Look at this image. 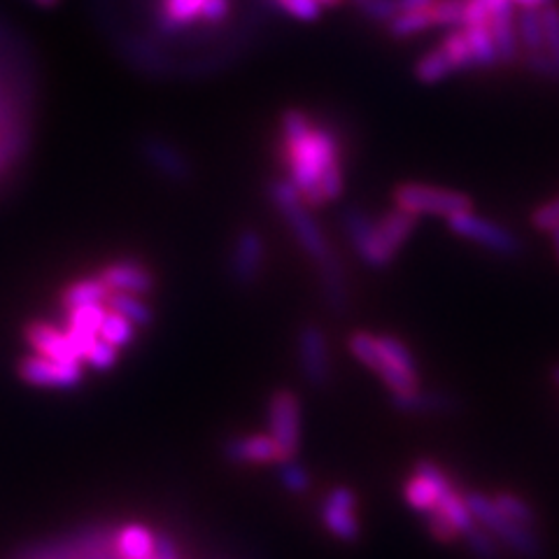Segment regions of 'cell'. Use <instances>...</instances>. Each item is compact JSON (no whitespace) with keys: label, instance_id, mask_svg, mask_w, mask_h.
I'll return each mask as SVG.
<instances>
[{"label":"cell","instance_id":"obj_19","mask_svg":"<svg viewBox=\"0 0 559 559\" xmlns=\"http://www.w3.org/2000/svg\"><path fill=\"white\" fill-rule=\"evenodd\" d=\"M24 336H26V343L33 347L35 355H43L49 359H57V361H82L73 349V343H70L66 331L51 326L47 322L26 324Z\"/></svg>","mask_w":559,"mask_h":559},{"label":"cell","instance_id":"obj_12","mask_svg":"<svg viewBox=\"0 0 559 559\" xmlns=\"http://www.w3.org/2000/svg\"><path fill=\"white\" fill-rule=\"evenodd\" d=\"M20 378L35 388H55V390H70L78 388L84 380V366L82 361H57L43 355H28L16 366Z\"/></svg>","mask_w":559,"mask_h":559},{"label":"cell","instance_id":"obj_36","mask_svg":"<svg viewBox=\"0 0 559 559\" xmlns=\"http://www.w3.org/2000/svg\"><path fill=\"white\" fill-rule=\"evenodd\" d=\"M464 538H466L471 552H474L478 559H499L501 557V544L487 530H483L478 522L464 534Z\"/></svg>","mask_w":559,"mask_h":559},{"label":"cell","instance_id":"obj_5","mask_svg":"<svg viewBox=\"0 0 559 559\" xmlns=\"http://www.w3.org/2000/svg\"><path fill=\"white\" fill-rule=\"evenodd\" d=\"M231 12V0H156L154 24L166 35L194 26H217Z\"/></svg>","mask_w":559,"mask_h":559},{"label":"cell","instance_id":"obj_10","mask_svg":"<svg viewBox=\"0 0 559 559\" xmlns=\"http://www.w3.org/2000/svg\"><path fill=\"white\" fill-rule=\"evenodd\" d=\"M269 433L285 460L296 457L301 441V399L292 390H275L269 399Z\"/></svg>","mask_w":559,"mask_h":559},{"label":"cell","instance_id":"obj_9","mask_svg":"<svg viewBox=\"0 0 559 559\" xmlns=\"http://www.w3.org/2000/svg\"><path fill=\"white\" fill-rule=\"evenodd\" d=\"M296 353H299L301 376L310 388H329L331 380H334V359H331L326 331L314 322L304 324L299 329V336H296Z\"/></svg>","mask_w":559,"mask_h":559},{"label":"cell","instance_id":"obj_42","mask_svg":"<svg viewBox=\"0 0 559 559\" xmlns=\"http://www.w3.org/2000/svg\"><path fill=\"white\" fill-rule=\"evenodd\" d=\"M3 112H5L3 103H0V173L8 168V164L14 159V152H16V140L8 127Z\"/></svg>","mask_w":559,"mask_h":559},{"label":"cell","instance_id":"obj_16","mask_svg":"<svg viewBox=\"0 0 559 559\" xmlns=\"http://www.w3.org/2000/svg\"><path fill=\"white\" fill-rule=\"evenodd\" d=\"M224 457L231 464H280L283 450L271 439V433H252V436H234L222 448Z\"/></svg>","mask_w":559,"mask_h":559},{"label":"cell","instance_id":"obj_21","mask_svg":"<svg viewBox=\"0 0 559 559\" xmlns=\"http://www.w3.org/2000/svg\"><path fill=\"white\" fill-rule=\"evenodd\" d=\"M154 538L156 534L145 524L131 522L127 527L117 530L115 552L121 559H150L154 555Z\"/></svg>","mask_w":559,"mask_h":559},{"label":"cell","instance_id":"obj_40","mask_svg":"<svg viewBox=\"0 0 559 559\" xmlns=\"http://www.w3.org/2000/svg\"><path fill=\"white\" fill-rule=\"evenodd\" d=\"M359 8L366 16H369V20L384 24V26H388V22H392L399 14L396 0H361Z\"/></svg>","mask_w":559,"mask_h":559},{"label":"cell","instance_id":"obj_43","mask_svg":"<svg viewBox=\"0 0 559 559\" xmlns=\"http://www.w3.org/2000/svg\"><path fill=\"white\" fill-rule=\"evenodd\" d=\"M154 559H180L178 548H175L173 538L166 534H159L154 538Z\"/></svg>","mask_w":559,"mask_h":559},{"label":"cell","instance_id":"obj_2","mask_svg":"<svg viewBox=\"0 0 559 559\" xmlns=\"http://www.w3.org/2000/svg\"><path fill=\"white\" fill-rule=\"evenodd\" d=\"M347 347L357 361L388 384L392 394H408L419 388L415 357L408 345L396 336H373L369 331H355L347 341Z\"/></svg>","mask_w":559,"mask_h":559},{"label":"cell","instance_id":"obj_44","mask_svg":"<svg viewBox=\"0 0 559 559\" xmlns=\"http://www.w3.org/2000/svg\"><path fill=\"white\" fill-rule=\"evenodd\" d=\"M436 0H396L399 12H415V10H429Z\"/></svg>","mask_w":559,"mask_h":559},{"label":"cell","instance_id":"obj_6","mask_svg":"<svg viewBox=\"0 0 559 559\" xmlns=\"http://www.w3.org/2000/svg\"><path fill=\"white\" fill-rule=\"evenodd\" d=\"M115 538L117 530L112 524H94L49 544L24 548L14 559H90L115 550Z\"/></svg>","mask_w":559,"mask_h":559},{"label":"cell","instance_id":"obj_25","mask_svg":"<svg viewBox=\"0 0 559 559\" xmlns=\"http://www.w3.org/2000/svg\"><path fill=\"white\" fill-rule=\"evenodd\" d=\"M515 24H518V38H520L522 55H527V51H544L546 49L544 12H540L538 8L518 10Z\"/></svg>","mask_w":559,"mask_h":559},{"label":"cell","instance_id":"obj_7","mask_svg":"<svg viewBox=\"0 0 559 559\" xmlns=\"http://www.w3.org/2000/svg\"><path fill=\"white\" fill-rule=\"evenodd\" d=\"M394 207L404 210L415 217H450L454 213H462L474 205L466 194L454 189H445L439 185H423V182H404L392 191Z\"/></svg>","mask_w":559,"mask_h":559},{"label":"cell","instance_id":"obj_41","mask_svg":"<svg viewBox=\"0 0 559 559\" xmlns=\"http://www.w3.org/2000/svg\"><path fill=\"white\" fill-rule=\"evenodd\" d=\"M532 224L538 231H550L555 226H559V197L538 205L532 213Z\"/></svg>","mask_w":559,"mask_h":559},{"label":"cell","instance_id":"obj_38","mask_svg":"<svg viewBox=\"0 0 559 559\" xmlns=\"http://www.w3.org/2000/svg\"><path fill=\"white\" fill-rule=\"evenodd\" d=\"M117 359H119V347L110 345L108 341H103V338H96L92 343V347L86 349V355H84L82 361L94 366L96 371H108L117 364Z\"/></svg>","mask_w":559,"mask_h":559},{"label":"cell","instance_id":"obj_8","mask_svg":"<svg viewBox=\"0 0 559 559\" xmlns=\"http://www.w3.org/2000/svg\"><path fill=\"white\" fill-rule=\"evenodd\" d=\"M448 229L464 240H471L478 248L499 254V257H518L522 252V240L509 226H503L495 219L483 217L474 210H462V213H454L445 217Z\"/></svg>","mask_w":559,"mask_h":559},{"label":"cell","instance_id":"obj_14","mask_svg":"<svg viewBox=\"0 0 559 559\" xmlns=\"http://www.w3.org/2000/svg\"><path fill=\"white\" fill-rule=\"evenodd\" d=\"M264 264H266L264 236H261L257 229H252V226H248V229H242L236 236L231 259H229V275L236 285L250 287L261 277Z\"/></svg>","mask_w":559,"mask_h":559},{"label":"cell","instance_id":"obj_22","mask_svg":"<svg viewBox=\"0 0 559 559\" xmlns=\"http://www.w3.org/2000/svg\"><path fill=\"white\" fill-rule=\"evenodd\" d=\"M108 296H110V289L103 283L100 275H92V277H82V280H75V283H70L61 292V306L66 310H73L90 304H105Z\"/></svg>","mask_w":559,"mask_h":559},{"label":"cell","instance_id":"obj_20","mask_svg":"<svg viewBox=\"0 0 559 559\" xmlns=\"http://www.w3.org/2000/svg\"><path fill=\"white\" fill-rule=\"evenodd\" d=\"M417 219L419 217L404 213V210H399V207H392V210H388V213L376 217V231H378L380 248L392 261L401 252V248H404V245L411 240L415 226H417Z\"/></svg>","mask_w":559,"mask_h":559},{"label":"cell","instance_id":"obj_15","mask_svg":"<svg viewBox=\"0 0 559 559\" xmlns=\"http://www.w3.org/2000/svg\"><path fill=\"white\" fill-rule=\"evenodd\" d=\"M322 522L331 536L341 538L343 544H355L361 530L357 520V495L353 489L345 485L331 489L322 503Z\"/></svg>","mask_w":559,"mask_h":559},{"label":"cell","instance_id":"obj_50","mask_svg":"<svg viewBox=\"0 0 559 559\" xmlns=\"http://www.w3.org/2000/svg\"><path fill=\"white\" fill-rule=\"evenodd\" d=\"M357 3H361V0H357Z\"/></svg>","mask_w":559,"mask_h":559},{"label":"cell","instance_id":"obj_27","mask_svg":"<svg viewBox=\"0 0 559 559\" xmlns=\"http://www.w3.org/2000/svg\"><path fill=\"white\" fill-rule=\"evenodd\" d=\"M392 406L401 413L429 415V413H445L450 408V399L441 392H423L417 388L408 394H392Z\"/></svg>","mask_w":559,"mask_h":559},{"label":"cell","instance_id":"obj_18","mask_svg":"<svg viewBox=\"0 0 559 559\" xmlns=\"http://www.w3.org/2000/svg\"><path fill=\"white\" fill-rule=\"evenodd\" d=\"M143 156L156 173L164 175L166 180H170V182H187L189 180L191 164L187 159V154L178 145H173L170 140L147 138L143 145Z\"/></svg>","mask_w":559,"mask_h":559},{"label":"cell","instance_id":"obj_47","mask_svg":"<svg viewBox=\"0 0 559 559\" xmlns=\"http://www.w3.org/2000/svg\"><path fill=\"white\" fill-rule=\"evenodd\" d=\"M90 559H121V557L115 550H110V552H103V555H94Z\"/></svg>","mask_w":559,"mask_h":559},{"label":"cell","instance_id":"obj_4","mask_svg":"<svg viewBox=\"0 0 559 559\" xmlns=\"http://www.w3.org/2000/svg\"><path fill=\"white\" fill-rule=\"evenodd\" d=\"M466 503L471 509V515L480 524L483 530L492 534L503 548H509L518 557L524 559H538L544 555V548H540V540L534 534V527H524L520 522H513L511 518H506L499 509L492 497H485L480 492H468Z\"/></svg>","mask_w":559,"mask_h":559},{"label":"cell","instance_id":"obj_13","mask_svg":"<svg viewBox=\"0 0 559 559\" xmlns=\"http://www.w3.org/2000/svg\"><path fill=\"white\" fill-rule=\"evenodd\" d=\"M452 487H454L452 480L448 478V474L441 466L423 460L417 462L415 474L406 480L404 497L411 509H415L417 513H429L439 506V501L450 492Z\"/></svg>","mask_w":559,"mask_h":559},{"label":"cell","instance_id":"obj_26","mask_svg":"<svg viewBox=\"0 0 559 559\" xmlns=\"http://www.w3.org/2000/svg\"><path fill=\"white\" fill-rule=\"evenodd\" d=\"M468 40L471 49V59H474V68L487 70V68H497L499 61V51L492 38V31H489L487 24H474V26H462Z\"/></svg>","mask_w":559,"mask_h":559},{"label":"cell","instance_id":"obj_24","mask_svg":"<svg viewBox=\"0 0 559 559\" xmlns=\"http://www.w3.org/2000/svg\"><path fill=\"white\" fill-rule=\"evenodd\" d=\"M105 308L127 318L135 326H150L154 320L152 306L145 301V296L140 294H127V292H110L105 299Z\"/></svg>","mask_w":559,"mask_h":559},{"label":"cell","instance_id":"obj_49","mask_svg":"<svg viewBox=\"0 0 559 559\" xmlns=\"http://www.w3.org/2000/svg\"><path fill=\"white\" fill-rule=\"evenodd\" d=\"M555 380H557V384H559V369H555Z\"/></svg>","mask_w":559,"mask_h":559},{"label":"cell","instance_id":"obj_17","mask_svg":"<svg viewBox=\"0 0 559 559\" xmlns=\"http://www.w3.org/2000/svg\"><path fill=\"white\" fill-rule=\"evenodd\" d=\"M100 280L108 285L110 292H127V294H140L147 296L154 289V275L152 271L140 264L135 259H119L112 264L103 266L98 271Z\"/></svg>","mask_w":559,"mask_h":559},{"label":"cell","instance_id":"obj_39","mask_svg":"<svg viewBox=\"0 0 559 559\" xmlns=\"http://www.w3.org/2000/svg\"><path fill=\"white\" fill-rule=\"evenodd\" d=\"M540 12H544V26H546V51L559 68V5L552 3Z\"/></svg>","mask_w":559,"mask_h":559},{"label":"cell","instance_id":"obj_28","mask_svg":"<svg viewBox=\"0 0 559 559\" xmlns=\"http://www.w3.org/2000/svg\"><path fill=\"white\" fill-rule=\"evenodd\" d=\"M429 28H436L433 12L429 10H415V12H399L392 22H388V31L396 40H408L415 35H423Z\"/></svg>","mask_w":559,"mask_h":559},{"label":"cell","instance_id":"obj_30","mask_svg":"<svg viewBox=\"0 0 559 559\" xmlns=\"http://www.w3.org/2000/svg\"><path fill=\"white\" fill-rule=\"evenodd\" d=\"M433 511H439L452 524V527L457 530L460 536H464L476 524L474 515H471V509H468L466 499L454 487L439 501V506H436Z\"/></svg>","mask_w":559,"mask_h":559},{"label":"cell","instance_id":"obj_32","mask_svg":"<svg viewBox=\"0 0 559 559\" xmlns=\"http://www.w3.org/2000/svg\"><path fill=\"white\" fill-rule=\"evenodd\" d=\"M135 329L138 326L131 324L127 318H121V314L108 310V314H105V322L98 331V338L108 341L115 347H127L135 338Z\"/></svg>","mask_w":559,"mask_h":559},{"label":"cell","instance_id":"obj_48","mask_svg":"<svg viewBox=\"0 0 559 559\" xmlns=\"http://www.w3.org/2000/svg\"><path fill=\"white\" fill-rule=\"evenodd\" d=\"M33 3H38L40 8H51V5H57L59 0H33Z\"/></svg>","mask_w":559,"mask_h":559},{"label":"cell","instance_id":"obj_51","mask_svg":"<svg viewBox=\"0 0 559 559\" xmlns=\"http://www.w3.org/2000/svg\"><path fill=\"white\" fill-rule=\"evenodd\" d=\"M150 559H154V557H150Z\"/></svg>","mask_w":559,"mask_h":559},{"label":"cell","instance_id":"obj_23","mask_svg":"<svg viewBox=\"0 0 559 559\" xmlns=\"http://www.w3.org/2000/svg\"><path fill=\"white\" fill-rule=\"evenodd\" d=\"M413 73L417 82L439 84L452 75H457V68H454L452 59L448 57V51L441 45H436L433 49L425 51V55L415 61Z\"/></svg>","mask_w":559,"mask_h":559},{"label":"cell","instance_id":"obj_34","mask_svg":"<svg viewBox=\"0 0 559 559\" xmlns=\"http://www.w3.org/2000/svg\"><path fill=\"white\" fill-rule=\"evenodd\" d=\"M439 45L448 51V57L452 59L454 68H457V73H462V70H474V59H471L468 40H466V33L462 26L448 28V35Z\"/></svg>","mask_w":559,"mask_h":559},{"label":"cell","instance_id":"obj_37","mask_svg":"<svg viewBox=\"0 0 559 559\" xmlns=\"http://www.w3.org/2000/svg\"><path fill=\"white\" fill-rule=\"evenodd\" d=\"M466 0H436L431 12L436 28H460L464 22Z\"/></svg>","mask_w":559,"mask_h":559},{"label":"cell","instance_id":"obj_35","mask_svg":"<svg viewBox=\"0 0 559 559\" xmlns=\"http://www.w3.org/2000/svg\"><path fill=\"white\" fill-rule=\"evenodd\" d=\"M492 499H495V503H497V509H499L506 518H511L513 522L524 524V527H534V524H536V513H534L532 506H530L527 501H524V499H520V497H515V495H509V492L497 495V497H492Z\"/></svg>","mask_w":559,"mask_h":559},{"label":"cell","instance_id":"obj_1","mask_svg":"<svg viewBox=\"0 0 559 559\" xmlns=\"http://www.w3.org/2000/svg\"><path fill=\"white\" fill-rule=\"evenodd\" d=\"M280 162L308 207H322L343 197L345 168L338 133L306 110L292 108L280 115Z\"/></svg>","mask_w":559,"mask_h":559},{"label":"cell","instance_id":"obj_11","mask_svg":"<svg viewBox=\"0 0 559 559\" xmlns=\"http://www.w3.org/2000/svg\"><path fill=\"white\" fill-rule=\"evenodd\" d=\"M341 224H343V234H345L347 242L353 245L357 259L366 269L382 271L392 264V259L380 248L378 231H376V217L366 213L364 207H357V205L347 207L341 217Z\"/></svg>","mask_w":559,"mask_h":559},{"label":"cell","instance_id":"obj_45","mask_svg":"<svg viewBox=\"0 0 559 559\" xmlns=\"http://www.w3.org/2000/svg\"><path fill=\"white\" fill-rule=\"evenodd\" d=\"M511 3H513L518 10H524V8H538V10H544V8L552 5L555 0H511Z\"/></svg>","mask_w":559,"mask_h":559},{"label":"cell","instance_id":"obj_46","mask_svg":"<svg viewBox=\"0 0 559 559\" xmlns=\"http://www.w3.org/2000/svg\"><path fill=\"white\" fill-rule=\"evenodd\" d=\"M548 234H550V245H552L555 259H557V264H559V226H555V229H550Z\"/></svg>","mask_w":559,"mask_h":559},{"label":"cell","instance_id":"obj_31","mask_svg":"<svg viewBox=\"0 0 559 559\" xmlns=\"http://www.w3.org/2000/svg\"><path fill=\"white\" fill-rule=\"evenodd\" d=\"M105 314H108L105 304H90V306L73 308V310H68V318H66L68 326L66 329L96 338L103 322H105Z\"/></svg>","mask_w":559,"mask_h":559},{"label":"cell","instance_id":"obj_3","mask_svg":"<svg viewBox=\"0 0 559 559\" xmlns=\"http://www.w3.org/2000/svg\"><path fill=\"white\" fill-rule=\"evenodd\" d=\"M269 197L280 213V217L285 219L289 234L294 236L296 242L301 245V250L308 254V259L314 266L322 269V266L331 264V261L338 259L334 248H331L324 229L318 224V219H314L312 207H308L304 203L299 191L294 189V185L287 178H280V180L271 182Z\"/></svg>","mask_w":559,"mask_h":559},{"label":"cell","instance_id":"obj_33","mask_svg":"<svg viewBox=\"0 0 559 559\" xmlns=\"http://www.w3.org/2000/svg\"><path fill=\"white\" fill-rule=\"evenodd\" d=\"M277 476H280V483H283V487L287 489L289 495H306L310 485H312L310 471L296 457L280 462L277 464Z\"/></svg>","mask_w":559,"mask_h":559},{"label":"cell","instance_id":"obj_29","mask_svg":"<svg viewBox=\"0 0 559 559\" xmlns=\"http://www.w3.org/2000/svg\"><path fill=\"white\" fill-rule=\"evenodd\" d=\"M269 3L296 22H318L322 12L341 5L343 0H269Z\"/></svg>","mask_w":559,"mask_h":559}]
</instances>
